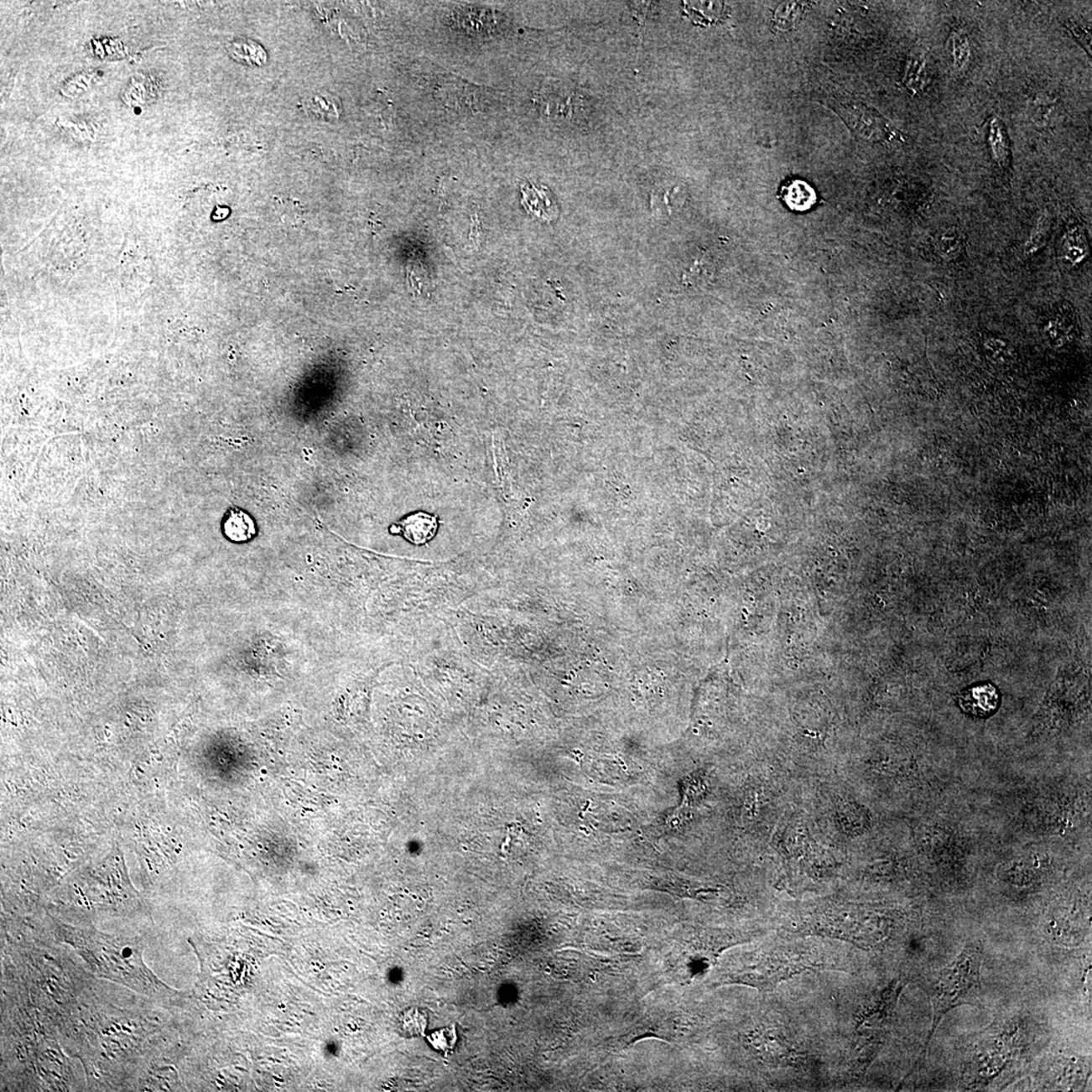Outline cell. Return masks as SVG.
<instances>
[{"mask_svg": "<svg viewBox=\"0 0 1092 1092\" xmlns=\"http://www.w3.org/2000/svg\"><path fill=\"white\" fill-rule=\"evenodd\" d=\"M122 991L96 978L62 1037L64 1050L85 1069L86 1090L127 1091L138 1072L165 1045L160 1011L165 1006Z\"/></svg>", "mask_w": 1092, "mask_h": 1092, "instance_id": "cell-1", "label": "cell"}, {"mask_svg": "<svg viewBox=\"0 0 1092 1092\" xmlns=\"http://www.w3.org/2000/svg\"><path fill=\"white\" fill-rule=\"evenodd\" d=\"M2 942V982L26 993L32 1005L56 1027L61 1040L82 996L97 977L73 960L59 944L33 931H6Z\"/></svg>", "mask_w": 1092, "mask_h": 1092, "instance_id": "cell-2", "label": "cell"}, {"mask_svg": "<svg viewBox=\"0 0 1092 1092\" xmlns=\"http://www.w3.org/2000/svg\"><path fill=\"white\" fill-rule=\"evenodd\" d=\"M3 1090H81L56 1027L27 997L2 1001Z\"/></svg>", "mask_w": 1092, "mask_h": 1092, "instance_id": "cell-3", "label": "cell"}, {"mask_svg": "<svg viewBox=\"0 0 1092 1092\" xmlns=\"http://www.w3.org/2000/svg\"><path fill=\"white\" fill-rule=\"evenodd\" d=\"M29 928L39 937L67 944L97 978L124 986L165 1006L174 1003L179 995L146 965L143 958L145 941L140 937L102 933L92 924L63 921L32 924Z\"/></svg>", "mask_w": 1092, "mask_h": 1092, "instance_id": "cell-4", "label": "cell"}, {"mask_svg": "<svg viewBox=\"0 0 1092 1092\" xmlns=\"http://www.w3.org/2000/svg\"><path fill=\"white\" fill-rule=\"evenodd\" d=\"M980 952L975 947H967L933 985V1027L923 1054L943 1017L954 1008L971 1003L980 991Z\"/></svg>", "mask_w": 1092, "mask_h": 1092, "instance_id": "cell-5", "label": "cell"}, {"mask_svg": "<svg viewBox=\"0 0 1092 1092\" xmlns=\"http://www.w3.org/2000/svg\"><path fill=\"white\" fill-rule=\"evenodd\" d=\"M833 108L859 139L873 143L903 141L902 133L873 107L852 102Z\"/></svg>", "mask_w": 1092, "mask_h": 1092, "instance_id": "cell-6", "label": "cell"}, {"mask_svg": "<svg viewBox=\"0 0 1092 1092\" xmlns=\"http://www.w3.org/2000/svg\"><path fill=\"white\" fill-rule=\"evenodd\" d=\"M813 963L806 962V959L798 956L787 955H772L765 958V960L757 964L751 970H746L737 973L736 975H731V981L741 983V985H751L760 990H769L778 985L779 982L809 969Z\"/></svg>", "mask_w": 1092, "mask_h": 1092, "instance_id": "cell-7", "label": "cell"}, {"mask_svg": "<svg viewBox=\"0 0 1092 1092\" xmlns=\"http://www.w3.org/2000/svg\"><path fill=\"white\" fill-rule=\"evenodd\" d=\"M959 705L968 715L985 717L997 710L1000 694L991 684H983L963 691L958 696Z\"/></svg>", "mask_w": 1092, "mask_h": 1092, "instance_id": "cell-8", "label": "cell"}, {"mask_svg": "<svg viewBox=\"0 0 1092 1092\" xmlns=\"http://www.w3.org/2000/svg\"><path fill=\"white\" fill-rule=\"evenodd\" d=\"M437 529L439 520L436 516L418 512L393 525L390 530L393 534L401 533L413 544L422 545L434 538Z\"/></svg>", "mask_w": 1092, "mask_h": 1092, "instance_id": "cell-9", "label": "cell"}, {"mask_svg": "<svg viewBox=\"0 0 1092 1092\" xmlns=\"http://www.w3.org/2000/svg\"><path fill=\"white\" fill-rule=\"evenodd\" d=\"M223 533L233 543H242L257 535V526L251 516L241 509L233 508L226 515Z\"/></svg>", "mask_w": 1092, "mask_h": 1092, "instance_id": "cell-10", "label": "cell"}, {"mask_svg": "<svg viewBox=\"0 0 1092 1092\" xmlns=\"http://www.w3.org/2000/svg\"><path fill=\"white\" fill-rule=\"evenodd\" d=\"M780 199L789 209L808 211L816 203V194L811 185L803 180L795 179L786 182L782 186Z\"/></svg>", "mask_w": 1092, "mask_h": 1092, "instance_id": "cell-11", "label": "cell"}, {"mask_svg": "<svg viewBox=\"0 0 1092 1092\" xmlns=\"http://www.w3.org/2000/svg\"><path fill=\"white\" fill-rule=\"evenodd\" d=\"M304 110L309 116L327 122L336 121L342 112L339 98L331 93H315L304 101Z\"/></svg>", "mask_w": 1092, "mask_h": 1092, "instance_id": "cell-12", "label": "cell"}, {"mask_svg": "<svg viewBox=\"0 0 1092 1092\" xmlns=\"http://www.w3.org/2000/svg\"><path fill=\"white\" fill-rule=\"evenodd\" d=\"M231 55L249 66H263L268 60L264 49L251 40H241L230 46Z\"/></svg>", "mask_w": 1092, "mask_h": 1092, "instance_id": "cell-13", "label": "cell"}, {"mask_svg": "<svg viewBox=\"0 0 1092 1092\" xmlns=\"http://www.w3.org/2000/svg\"><path fill=\"white\" fill-rule=\"evenodd\" d=\"M988 141H990L993 159L1002 167L1008 165L1011 155L1010 144L1001 120L995 119L991 122Z\"/></svg>", "mask_w": 1092, "mask_h": 1092, "instance_id": "cell-14", "label": "cell"}, {"mask_svg": "<svg viewBox=\"0 0 1092 1092\" xmlns=\"http://www.w3.org/2000/svg\"><path fill=\"white\" fill-rule=\"evenodd\" d=\"M427 1025V1013L420 1008H410L401 1016L398 1027L405 1037H415L424 1035Z\"/></svg>", "mask_w": 1092, "mask_h": 1092, "instance_id": "cell-15", "label": "cell"}, {"mask_svg": "<svg viewBox=\"0 0 1092 1092\" xmlns=\"http://www.w3.org/2000/svg\"><path fill=\"white\" fill-rule=\"evenodd\" d=\"M427 1042L437 1052H440L445 1055L450 1054L454 1051L457 1042L455 1027H446L444 1029L432 1032L427 1037Z\"/></svg>", "mask_w": 1092, "mask_h": 1092, "instance_id": "cell-16", "label": "cell"}, {"mask_svg": "<svg viewBox=\"0 0 1092 1092\" xmlns=\"http://www.w3.org/2000/svg\"><path fill=\"white\" fill-rule=\"evenodd\" d=\"M962 240L960 236L954 231H944L939 236L937 241V248L942 257L953 259L957 257L962 249Z\"/></svg>", "mask_w": 1092, "mask_h": 1092, "instance_id": "cell-17", "label": "cell"}, {"mask_svg": "<svg viewBox=\"0 0 1092 1092\" xmlns=\"http://www.w3.org/2000/svg\"><path fill=\"white\" fill-rule=\"evenodd\" d=\"M953 56L954 63L956 69H962L966 65L970 56V46L966 36L961 33L953 34Z\"/></svg>", "mask_w": 1092, "mask_h": 1092, "instance_id": "cell-18", "label": "cell"}, {"mask_svg": "<svg viewBox=\"0 0 1092 1092\" xmlns=\"http://www.w3.org/2000/svg\"><path fill=\"white\" fill-rule=\"evenodd\" d=\"M923 67L924 60H923V59H914V60L909 64L907 75V86L909 90H912L914 92H917L919 90V87L922 86Z\"/></svg>", "mask_w": 1092, "mask_h": 1092, "instance_id": "cell-19", "label": "cell"}, {"mask_svg": "<svg viewBox=\"0 0 1092 1092\" xmlns=\"http://www.w3.org/2000/svg\"><path fill=\"white\" fill-rule=\"evenodd\" d=\"M1067 28L1074 34L1076 40L1079 42L1080 45L1091 55V36L1089 29L1077 23H1070Z\"/></svg>", "mask_w": 1092, "mask_h": 1092, "instance_id": "cell-20", "label": "cell"}, {"mask_svg": "<svg viewBox=\"0 0 1092 1092\" xmlns=\"http://www.w3.org/2000/svg\"><path fill=\"white\" fill-rule=\"evenodd\" d=\"M1051 108L1050 103L1047 101H1035L1034 106H1032V117H1034L1035 121L1039 122L1040 124L1046 122L1048 117H1049Z\"/></svg>", "mask_w": 1092, "mask_h": 1092, "instance_id": "cell-21", "label": "cell"}]
</instances>
